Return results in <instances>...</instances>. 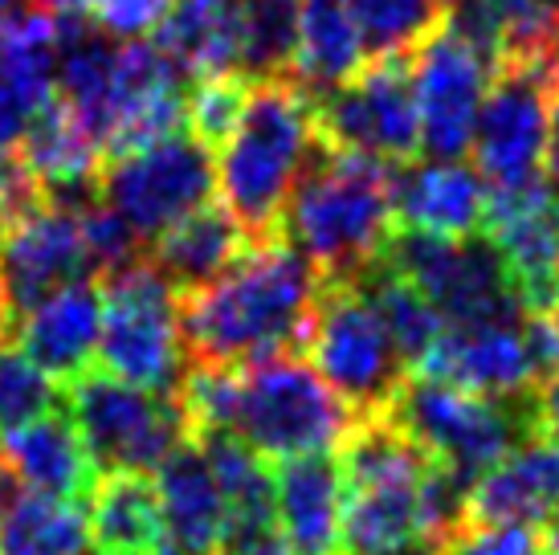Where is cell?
<instances>
[{
	"label": "cell",
	"mask_w": 559,
	"mask_h": 555,
	"mask_svg": "<svg viewBox=\"0 0 559 555\" xmlns=\"http://www.w3.org/2000/svg\"><path fill=\"white\" fill-rule=\"evenodd\" d=\"M323 274L295 246H249L225 274L180 294V340L197 364L249 368L302 352Z\"/></svg>",
	"instance_id": "6da1fadb"
},
{
	"label": "cell",
	"mask_w": 559,
	"mask_h": 555,
	"mask_svg": "<svg viewBox=\"0 0 559 555\" xmlns=\"http://www.w3.org/2000/svg\"><path fill=\"white\" fill-rule=\"evenodd\" d=\"M396 164L331 147L323 135L282 209L278 241L295 246L323 278H356L396 233Z\"/></svg>",
	"instance_id": "7a4b0ae2"
},
{
	"label": "cell",
	"mask_w": 559,
	"mask_h": 555,
	"mask_svg": "<svg viewBox=\"0 0 559 555\" xmlns=\"http://www.w3.org/2000/svg\"><path fill=\"white\" fill-rule=\"evenodd\" d=\"M319 143L314 98L290 78L253 82L237 127L221 143V201L253 246L278 237L282 209Z\"/></svg>",
	"instance_id": "3957f363"
},
{
	"label": "cell",
	"mask_w": 559,
	"mask_h": 555,
	"mask_svg": "<svg viewBox=\"0 0 559 555\" xmlns=\"http://www.w3.org/2000/svg\"><path fill=\"white\" fill-rule=\"evenodd\" d=\"M340 555H441L425 515V474L433 458L389 413L359 416L343 441Z\"/></svg>",
	"instance_id": "277c9868"
},
{
	"label": "cell",
	"mask_w": 559,
	"mask_h": 555,
	"mask_svg": "<svg viewBox=\"0 0 559 555\" xmlns=\"http://www.w3.org/2000/svg\"><path fill=\"white\" fill-rule=\"evenodd\" d=\"M389 416L466 486L495 470L514 446L547 429L544 388L535 397H478L429 376L401 385Z\"/></svg>",
	"instance_id": "5b68a950"
},
{
	"label": "cell",
	"mask_w": 559,
	"mask_h": 555,
	"mask_svg": "<svg viewBox=\"0 0 559 555\" xmlns=\"http://www.w3.org/2000/svg\"><path fill=\"white\" fill-rule=\"evenodd\" d=\"M356 425L359 416L352 404L295 352L241 368L229 433H237L265 462L331 453Z\"/></svg>",
	"instance_id": "8992f818"
},
{
	"label": "cell",
	"mask_w": 559,
	"mask_h": 555,
	"mask_svg": "<svg viewBox=\"0 0 559 555\" xmlns=\"http://www.w3.org/2000/svg\"><path fill=\"white\" fill-rule=\"evenodd\" d=\"M302 347L311 352V368L352 404L356 416L392 409L404 385V355L356 282L323 278Z\"/></svg>",
	"instance_id": "52a82bcc"
},
{
	"label": "cell",
	"mask_w": 559,
	"mask_h": 555,
	"mask_svg": "<svg viewBox=\"0 0 559 555\" xmlns=\"http://www.w3.org/2000/svg\"><path fill=\"white\" fill-rule=\"evenodd\" d=\"M103 335L98 368L127 385L176 392L188 371V352L180 340V291L156 265L135 262L131 270L103 278Z\"/></svg>",
	"instance_id": "ba28073f"
},
{
	"label": "cell",
	"mask_w": 559,
	"mask_h": 555,
	"mask_svg": "<svg viewBox=\"0 0 559 555\" xmlns=\"http://www.w3.org/2000/svg\"><path fill=\"white\" fill-rule=\"evenodd\" d=\"M66 404L94 470L152 474L171 449L188 441V421L176 392L127 385L110 371H82L66 385Z\"/></svg>",
	"instance_id": "9c48e42d"
},
{
	"label": "cell",
	"mask_w": 559,
	"mask_h": 555,
	"mask_svg": "<svg viewBox=\"0 0 559 555\" xmlns=\"http://www.w3.org/2000/svg\"><path fill=\"white\" fill-rule=\"evenodd\" d=\"M559 315H523L498 323H445L417 368L429 380L478 397H535L556 376Z\"/></svg>",
	"instance_id": "30bf717a"
},
{
	"label": "cell",
	"mask_w": 559,
	"mask_h": 555,
	"mask_svg": "<svg viewBox=\"0 0 559 555\" xmlns=\"http://www.w3.org/2000/svg\"><path fill=\"white\" fill-rule=\"evenodd\" d=\"M384 258L433 303L445 323H498L527 315L511 270L486 233L433 237L396 229L384 246Z\"/></svg>",
	"instance_id": "8fae6325"
},
{
	"label": "cell",
	"mask_w": 559,
	"mask_h": 555,
	"mask_svg": "<svg viewBox=\"0 0 559 555\" xmlns=\"http://www.w3.org/2000/svg\"><path fill=\"white\" fill-rule=\"evenodd\" d=\"M213 188H217L213 147L192 131H171L156 143L110 155V164L98 168V197L147 246L176 221L213 201Z\"/></svg>",
	"instance_id": "7c38bea8"
},
{
	"label": "cell",
	"mask_w": 559,
	"mask_h": 555,
	"mask_svg": "<svg viewBox=\"0 0 559 555\" xmlns=\"http://www.w3.org/2000/svg\"><path fill=\"white\" fill-rule=\"evenodd\" d=\"M413 98H417L420 152L433 160H462L474 143L478 110L498 74V62L450 13L413 54Z\"/></svg>",
	"instance_id": "4fadbf2b"
},
{
	"label": "cell",
	"mask_w": 559,
	"mask_h": 555,
	"mask_svg": "<svg viewBox=\"0 0 559 555\" xmlns=\"http://www.w3.org/2000/svg\"><path fill=\"white\" fill-rule=\"evenodd\" d=\"M314 123L331 147L376 155L384 164H408L420 152L408 54L372 58V62H364L356 78L319 94Z\"/></svg>",
	"instance_id": "5bb4252c"
},
{
	"label": "cell",
	"mask_w": 559,
	"mask_h": 555,
	"mask_svg": "<svg viewBox=\"0 0 559 555\" xmlns=\"http://www.w3.org/2000/svg\"><path fill=\"white\" fill-rule=\"evenodd\" d=\"M559 74L544 66H498L474 127V168L486 188H519L544 176V143Z\"/></svg>",
	"instance_id": "9a60e30c"
},
{
	"label": "cell",
	"mask_w": 559,
	"mask_h": 555,
	"mask_svg": "<svg viewBox=\"0 0 559 555\" xmlns=\"http://www.w3.org/2000/svg\"><path fill=\"white\" fill-rule=\"evenodd\" d=\"M481 233L502 253L527 315H559V192L544 176L490 188Z\"/></svg>",
	"instance_id": "2e32d148"
},
{
	"label": "cell",
	"mask_w": 559,
	"mask_h": 555,
	"mask_svg": "<svg viewBox=\"0 0 559 555\" xmlns=\"http://www.w3.org/2000/svg\"><path fill=\"white\" fill-rule=\"evenodd\" d=\"M94 278L79 209L41 201L0 229V294L13 323L70 282Z\"/></svg>",
	"instance_id": "e0dca14e"
},
{
	"label": "cell",
	"mask_w": 559,
	"mask_h": 555,
	"mask_svg": "<svg viewBox=\"0 0 559 555\" xmlns=\"http://www.w3.org/2000/svg\"><path fill=\"white\" fill-rule=\"evenodd\" d=\"M469 523H523L559 535V433L544 429L514 446L469 486Z\"/></svg>",
	"instance_id": "ac0fdd59"
},
{
	"label": "cell",
	"mask_w": 559,
	"mask_h": 555,
	"mask_svg": "<svg viewBox=\"0 0 559 555\" xmlns=\"http://www.w3.org/2000/svg\"><path fill=\"white\" fill-rule=\"evenodd\" d=\"M53 13L16 4L4 13L0 46V152H16L29 123L53 103Z\"/></svg>",
	"instance_id": "d6986e66"
},
{
	"label": "cell",
	"mask_w": 559,
	"mask_h": 555,
	"mask_svg": "<svg viewBox=\"0 0 559 555\" xmlns=\"http://www.w3.org/2000/svg\"><path fill=\"white\" fill-rule=\"evenodd\" d=\"M103 307H107V298H103L98 278L70 282L16 319V347L53 380L70 385L98 355Z\"/></svg>",
	"instance_id": "ffe728a7"
},
{
	"label": "cell",
	"mask_w": 559,
	"mask_h": 555,
	"mask_svg": "<svg viewBox=\"0 0 559 555\" xmlns=\"http://www.w3.org/2000/svg\"><path fill=\"white\" fill-rule=\"evenodd\" d=\"M164 515L159 555H217L225 535V494L197 437H188L152 470Z\"/></svg>",
	"instance_id": "44dd1931"
},
{
	"label": "cell",
	"mask_w": 559,
	"mask_h": 555,
	"mask_svg": "<svg viewBox=\"0 0 559 555\" xmlns=\"http://www.w3.org/2000/svg\"><path fill=\"white\" fill-rule=\"evenodd\" d=\"M274 519L290 555H340L343 465L335 453L286 458L274 470Z\"/></svg>",
	"instance_id": "7402d4cb"
},
{
	"label": "cell",
	"mask_w": 559,
	"mask_h": 555,
	"mask_svg": "<svg viewBox=\"0 0 559 555\" xmlns=\"http://www.w3.org/2000/svg\"><path fill=\"white\" fill-rule=\"evenodd\" d=\"M490 188L462 160H433L396 168V229L433 233V237H474L486 221Z\"/></svg>",
	"instance_id": "603a6c76"
},
{
	"label": "cell",
	"mask_w": 559,
	"mask_h": 555,
	"mask_svg": "<svg viewBox=\"0 0 559 555\" xmlns=\"http://www.w3.org/2000/svg\"><path fill=\"white\" fill-rule=\"evenodd\" d=\"M16 147H21V164L29 168V176L37 180L46 201L82 209L91 197H98L103 147L62 98H53L33 119Z\"/></svg>",
	"instance_id": "cb8c5ba5"
},
{
	"label": "cell",
	"mask_w": 559,
	"mask_h": 555,
	"mask_svg": "<svg viewBox=\"0 0 559 555\" xmlns=\"http://www.w3.org/2000/svg\"><path fill=\"white\" fill-rule=\"evenodd\" d=\"M0 462L9 465L29 491L70 498V503H86L94 482H98V470L82 446L79 425L62 404L33 416L21 429L0 433Z\"/></svg>",
	"instance_id": "d4e9b609"
},
{
	"label": "cell",
	"mask_w": 559,
	"mask_h": 555,
	"mask_svg": "<svg viewBox=\"0 0 559 555\" xmlns=\"http://www.w3.org/2000/svg\"><path fill=\"white\" fill-rule=\"evenodd\" d=\"M86 503L29 491L0 462V555H86Z\"/></svg>",
	"instance_id": "484cf974"
},
{
	"label": "cell",
	"mask_w": 559,
	"mask_h": 555,
	"mask_svg": "<svg viewBox=\"0 0 559 555\" xmlns=\"http://www.w3.org/2000/svg\"><path fill=\"white\" fill-rule=\"evenodd\" d=\"M253 246L246 229L237 225L225 204H204L197 213H188L185 221H176L171 229H164L147 246V262L156 265L159 274L168 278L180 294L197 291L204 282H213L225 274L229 265Z\"/></svg>",
	"instance_id": "4316f807"
},
{
	"label": "cell",
	"mask_w": 559,
	"mask_h": 555,
	"mask_svg": "<svg viewBox=\"0 0 559 555\" xmlns=\"http://www.w3.org/2000/svg\"><path fill=\"white\" fill-rule=\"evenodd\" d=\"M246 0H176L156 25V46L188 78L237 74Z\"/></svg>",
	"instance_id": "83f0119b"
},
{
	"label": "cell",
	"mask_w": 559,
	"mask_h": 555,
	"mask_svg": "<svg viewBox=\"0 0 559 555\" xmlns=\"http://www.w3.org/2000/svg\"><path fill=\"white\" fill-rule=\"evenodd\" d=\"M91 547L98 555H159L164 552V515L152 474L115 470L91 491Z\"/></svg>",
	"instance_id": "f1b7e54d"
},
{
	"label": "cell",
	"mask_w": 559,
	"mask_h": 555,
	"mask_svg": "<svg viewBox=\"0 0 559 555\" xmlns=\"http://www.w3.org/2000/svg\"><path fill=\"white\" fill-rule=\"evenodd\" d=\"M368 62L352 0H298V49L290 82L319 98Z\"/></svg>",
	"instance_id": "f546056e"
},
{
	"label": "cell",
	"mask_w": 559,
	"mask_h": 555,
	"mask_svg": "<svg viewBox=\"0 0 559 555\" xmlns=\"http://www.w3.org/2000/svg\"><path fill=\"white\" fill-rule=\"evenodd\" d=\"M347 282H356L359 291H364V298L376 307V315L384 319L392 343L401 347L404 364H420V359L429 355V347L441 340L445 319L437 315L433 303H429L384 253H380L372 265H364L356 278H347Z\"/></svg>",
	"instance_id": "4dcf8cb0"
},
{
	"label": "cell",
	"mask_w": 559,
	"mask_h": 555,
	"mask_svg": "<svg viewBox=\"0 0 559 555\" xmlns=\"http://www.w3.org/2000/svg\"><path fill=\"white\" fill-rule=\"evenodd\" d=\"M298 0H246L241 16V62L246 82H282L295 74Z\"/></svg>",
	"instance_id": "1f68e13d"
},
{
	"label": "cell",
	"mask_w": 559,
	"mask_h": 555,
	"mask_svg": "<svg viewBox=\"0 0 559 555\" xmlns=\"http://www.w3.org/2000/svg\"><path fill=\"white\" fill-rule=\"evenodd\" d=\"M368 58L413 54L445 21V0H352Z\"/></svg>",
	"instance_id": "d6a6232c"
},
{
	"label": "cell",
	"mask_w": 559,
	"mask_h": 555,
	"mask_svg": "<svg viewBox=\"0 0 559 555\" xmlns=\"http://www.w3.org/2000/svg\"><path fill=\"white\" fill-rule=\"evenodd\" d=\"M58 404L62 401H58L53 376L37 368L21 347L0 343V433L21 429L33 416L49 413Z\"/></svg>",
	"instance_id": "836d02e7"
},
{
	"label": "cell",
	"mask_w": 559,
	"mask_h": 555,
	"mask_svg": "<svg viewBox=\"0 0 559 555\" xmlns=\"http://www.w3.org/2000/svg\"><path fill=\"white\" fill-rule=\"evenodd\" d=\"M79 225H82V241H86V258H91L94 278H110L147 258V241L103 197H91V201L82 204Z\"/></svg>",
	"instance_id": "e575fe53"
},
{
	"label": "cell",
	"mask_w": 559,
	"mask_h": 555,
	"mask_svg": "<svg viewBox=\"0 0 559 555\" xmlns=\"http://www.w3.org/2000/svg\"><path fill=\"white\" fill-rule=\"evenodd\" d=\"M249 86L241 74H217V78H197V86L188 91L185 103V123L188 131L209 143V147H221L225 135L237 127L241 110H246Z\"/></svg>",
	"instance_id": "d590c367"
},
{
	"label": "cell",
	"mask_w": 559,
	"mask_h": 555,
	"mask_svg": "<svg viewBox=\"0 0 559 555\" xmlns=\"http://www.w3.org/2000/svg\"><path fill=\"white\" fill-rule=\"evenodd\" d=\"M441 555H559V535L523 523H462Z\"/></svg>",
	"instance_id": "8d00e7d4"
},
{
	"label": "cell",
	"mask_w": 559,
	"mask_h": 555,
	"mask_svg": "<svg viewBox=\"0 0 559 555\" xmlns=\"http://www.w3.org/2000/svg\"><path fill=\"white\" fill-rule=\"evenodd\" d=\"M176 0H86V16L115 37H143L168 16Z\"/></svg>",
	"instance_id": "74e56055"
},
{
	"label": "cell",
	"mask_w": 559,
	"mask_h": 555,
	"mask_svg": "<svg viewBox=\"0 0 559 555\" xmlns=\"http://www.w3.org/2000/svg\"><path fill=\"white\" fill-rule=\"evenodd\" d=\"M37 201H41V188L21 164V155L0 152V229L13 225L21 213H29Z\"/></svg>",
	"instance_id": "f35d334b"
},
{
	"label": "cell",
	"mask_w": 559,
	"mask_h": 555,
	"mask_svg": "<svg viewBox=\"0 0 559 555\" xmlns=\"http://www.w3.org/2000/svg\"><path fill=\"white\" fill-rule=\"evenodd\" d=\"M217 555H290V547H286L278 523H274V527H249V531H225Z\"/></svg>",
	"instance_id": "ab89813d"
},
{
	"label": "cell",
	"mask_w": 559,
	"mask_h": 555,
	"mask_svg": "<svg viewBox=\"0 0 559 555\" xmlns=\"http://www.w3.org/2000/svg\"><path fill=\"white\" fill-rule=\"evenodd\" d=\"M544 180L559 192V91L551 94V115H547V143H544Z\"/></svg>",
	"instance_id": "60d3db41"
},
{
	"label": "cell",
	"mask_w": 559,
	"mask_h": 555,
	"mask_svg": "<svg viewBox=\"0 0 559 555\" xmlns=\"http://www.w3.org/2000/svg\"><path fill=\"white\" fill-rule=\"evenodd\" d=\"M544 425L551 433H559V359H556V376L544 385Z\"/></svg>",
	"instance_id": "b9f144b4"
},
{
	"label": "cell",
	"mask_w": 559,
	"mask_h": 555,
	"mask_svg": "<svg viewBox=\"0 0 559 555\" xmlns=\"http://www.w3.org/2000/svg\"><path fill=\"white\" fill-rule=\"evenodd\" d=\"M49 13H86V0H33Z\"/></svg>",
	"instance_id": "7bdbcfd3"
},
{
	"label": "cell",
	"mask_w": 559,
	"mask_h": 555,
	"mask_svg": "<svg viewBox=\"0 0 559 555\" xmlns=\"http://www.w3.org/2000/svg\"><path fill=\"white\" fill-rule=\"evenodd\" d=\"M9 327H13V315H9V307H4V294H0V343H4V335H9Z\"/></svg>",
	"instance_id": "ee69618b"
},
{
	"label": "cell",
	"mask_w": 559,
	"mask_h": 555,
	"mask_svg": "<svg viewBox=\"0 0 559 555\" xmlns=\"http://www.w3.org/2000/svg\"><path fill=\"white\" fill-rule=\"evenodd\" d=\"M16 4H21V0H0V16H4V13H13Z\"/></svg>",
	"instance_id": "f6af8a7d"
},
{
	"label": "cell",
	"mask_w": 559,
	"mask_h": 555,
	"mask_svg": "<svg viewBox=\"0 0 559 555\" xmlns=\"http://www.w3.org/2000/svg\"><path fill=\"white\" fill-rule=\"evenodd\" d=\"M0 46H4V16H0Z\"/></svg>",
	"instance_id": "bcb514c9"
}]
</instances>
